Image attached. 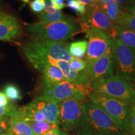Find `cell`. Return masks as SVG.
<instances>
[{"label":"cell","mask_w":135,"mask_h":135,"mask_svg":"<svg viewBox=\"0 0 135 135\" xmlns=\"http://www.w3.org/2000/svg\"><path fill=\"white\" fill-rule=\"evenodd\" d=\"M70 66L72 70L78 72H81L84 70L86 68V62L82 59L73 58V60L69 63Z\"/></svg>","instance_id":"cell-26"},{"label":"cell","mask_w":135,"mask_h":135,"mask_svg":"<svg viewBox=\"0 0 135 135\" xmlns=\"http://www.w3.org/2000/svg\"><path fill=\"white\" fill-rule=\"evenodd\" d=\"M4 93L11 102L19 101L22 98L21 93L20 89L15 84H9L5 86Z\"/></svg>","instance_id":"cell-23"},{"label":"cell","mask_w":135,"mask_h":135,"mask_svg":"<svg viewBox=\"0 0 135 135\" xmlns=\"http://www.w3.org/2000/svg\"><path fill=\"white\" fill-rule=\"evenodd\" d=\"M29 124L33 129L35 135H45L54 129L60 126L53 123L43 121H29Z\"/></svg>","instance_id":"cell-20"},{"label":"cell","mask_w":135,"mask_h":135,"mask_svg":"<svg viewBox=\"0 0 135 135\" xmlns=\"http://www.w3.org/2000/svg\"><path fill=\"white\" fill-rule=\"evenodd\" d=\"M32 11L37 14H41L45 7V0H33L30 3Z\"/></svg>","instance_id":"cell-28"},{"label":"cell","mask_w":135,"mask_h":135,"mask_svg":"<svg viewBox=\"0 0 135 135\" xmlns=\"http://www.w3.org/2000/svg\"><path fill=\"white\" fill-rule=\"evenodd\" d=\"M118 39L125 46L135 52V32L116 25Z\"/></svg>","instance_id":"cell-18"},{"label":"cell","mask_w":135,"mask_h":135,"mask_svg":"<svg viewBox=\"0 0 135 135\" xmlns=\"http://www.w3.org/2000/svg\"><path fill=\"white\" fill-rule=\"evenodd\" d=\"M116 25L135 32V16L128 12L122 11L119 15Z\"/></svg>","instance_id":"cell-22"},{"label":"cell","mask_w":135,"mask_h":135,"mask_svg":"<svg viewBox=\"0 0 135 135\" xmlns=\"http://www.w3.org/2000/svg\"><path fill=\"white\" fill-rule=\"evenodd\" d=\"M129 135H135V101L131 103L129 114Z\"/></svg>","instance_id":"cell-27"},{"label":"cell","mask_w":135,"mask_h":135,"mask_svg":"<svg viewBox=\"0 0 135 135\" xmlns=\"http://www.w3.org/2000/svg\"><path fill=\"white\" fill-rule=\"evenodd\" d=\"M84 4V6H91V5L97 4V0H78Z\"/></svg>","instance_id":"cell-34"},{"label":"cell","mask_w":135,"mask_h":135,"mask_svg":"<svg viewBox=\"0 0 135 135\" xmlns=\"http://www.w3.org/2000/svg\"><path fill=\"white\" fill-rule=\"evenodd\" d=\"M88 94V88L85 86L77 85L64 81L58 83H43L41 95L60 102L69 99L85 101Z\"/></svg>","instance_id":"cell-6"},{"label":"cell","mask_w":135,"mask_h":135,"mask_svg":"<svg viewBox=\"0 0 135 135\" xmlns=\"http://www.w3.org/2000/svg\"><path fill=\"white\" fill-rule=\"evenodd\" d=\"M76 129L79 135H127L103 109L89 99L84 101L81 117Z\"/></svg>","instance_id":"cell-1"},{"label":"cell","mask_w":135,"mask_h":135,"mask_svg":"<svg viewBox=\"0 0 135 135\" xmlns=\"http://www.w3.org/2000/svg\"><path fill=\"white\" fill-rule=\"evenodd\" d=\"M21 1H23V2L25 3H29L30 0H21Z\"/></svg>","instance_id":"cell-39"},{"label":"cell","mask_w":135,"mask_h":135,"mask_svg":"<svg viewBox=\"0 0 135 135\" xmlns=\"http://www.w3.org/2000/svg\"><path fill=\"white\" fill-rule=\"evenodd\" d=\"M86 34L88 41L85 62L88 66L112 51L113 39L101 30L91 27Z\"/></svg>","instance_id":"cell-8"},{"label":"cell","mask_w":135,"mask_h":135,"mask_svg":"<svg viewBox=\"0 0 135 135\" xmlns=\"http://www.w3.org/2000/svg\"><path fill=\"white\" fill-rule=\"evenodd\" d=\"M9 130L13 135H35L29 123L16 114L10 118Z\"/></svg>","instance_id":"cell-14"},{"label":"cell","mask_w":135,"mask_h":135,"mask_svg":"<svg viewBox=\"0 0 135 135\" xmlns=\"http://www.w3.org/2000/svg\"><path fill=\"white\" fill-rule=\"evenodd\" d=\"M1 135H13V134H12V133H11V131L9 130V131H8V132L5 133H4V134H1Z\"/></svg>","instance_id":"cell-38"},{"label":"cell","mask_w":135,"mask_h":135,"mask_svg":"<svg viewBox=\"0 0 135 135\" xmlns=\"http://www.w3.org/2000/svg\"><path fill=\"white\" fill-rule=\"evenodd\" d=\"M87 48L88 41L86 40H81L73 42L69 45L68 51L73 57L80 59L85 56Z\"/></svg>","instance_id":"cell-21"},{"label":"cell","mask_w":135,"mask_h":135,"mask_svg":"<svg viewBox=\"0 0 135 135\" xmlns=\"http://www.w3.org/2000/svg\"><path fill=\"white\" fill-rule=\"evenodd\" d=\"M45 135H68L66 133V131L61 130L60 128H57L56 129H53L52 131H50V132L47 133Z\"/></svg>","instance_id":"cell-33"},{"label":"cell","mask_w":135,"mask_h":135,"mask_svg":"<svg viewBox=\"0 0 135 135\" xmlns=\"http://www.w3.org/2000/svg\"><path fill=\"white\" fill-rule=\"evenodd\" d=\"M39 22L42 23H53L63 21H72L75 20L76 18L73 16L66 15L60 11H56L54 13H46L42 12L39 15Z\"/></svg>","instance_id":"cell-19"},{"label":"cell","mask_w":135,"mask_h":135,"mask_svg":"<svg viewBox=\"0 0 135 135\" xmlns=\"http://www.w3.org/2000/svg\"><path fill=\"white\" fill-rule=\"evenodd\" d=\"M113 1H115L119 6H121L123 4H126L127 0H113Z\"/></svg>","instance_id":"cell-36"},{"label":"cell","mask_w":135,"mask_h":135,"mask_svg":"<svg viewBox=\"0 0 135 135\" xmlns=\"http://www.w3.org/2000/svg\"><path fill=\"white\" fill-rule=\"evenodd\" d=\"M97 4L113 23L117 25L118 18L122 12L121 6L113 0H97Z\"/></svg>","instance_id":"cell-15"},{"label":"cell","mask_w":135,"mask_h":135,"mask_svg":"<svg viewBox=\"0 0 135 135\" xmlns=\"http://www.w3.org/2000/svg\"><path fill=\"white\" fill-rule=\"evenodd\" d=\"M18 107L15 105L12 102L8 106H0V119L2 118H11L16 113Z\"/></svg>","instance_id":"cell-25"},{"label":"cell","mask_w":135,"mask_h":135,"mask_svg":"<svg viewBox=\"0 0 135 135\" xmlns=\"http://www.w3.org/2000/svg\"><path fill=\"white\" fill-rule=\"evenodd\" d=\"M10 118L0 119V135L8 132L9 129Z\"/></svg>","instance_id":"cell-29"},{"label":"cell","mask_w":135,"mask_h":135,"mask_svg":"<svg viewBox=\"0 0 135 135\" xmlns=\"http://www.w3.org/2000/svg\"><path fill=\"white\" fill-rule=\"evenodd\" d=\"M26 30L36 40L65 41L81 32L76 19L53 23L40 22L26 26Z\"/></svg>","instance_id":"cell-3"},{"label":"cell","mask_w":135,"mask_h":135,"mask_svg":"<svg viewBox=\"0 0 135 135\" xmlns=\"http://www.w3.org/2000/svg\"><path fill=\"white\" fill-rule=\"evenodd\" d=\"M84 101L69 99L58 102L59 126L63 131H71L76 128L81 117Z\"/></svg>","instance_id":"cell-9"},{"label":"cell","mask_w":135,"mask_h":135,"mask_svg":"<svg viewBox=\"0 0 135 135\" xmlns=\"http://www.w3.org/2000/svg\"><path fill=\"white\" fill-rule=\"evenodd\" d=\"M11 101L8 99L6 96L3 92L0 91V106H6L11 103Z\"/></svg>","instance_id":"cell-32"},{"label":"cell","mask_w":135,"mask_h":135,"mask_svg":"<svg viewBox=\"0 0 135 135\" xmlns=\"http://www.w3.org/2000/svg\"><path fill=\"white\" fill-rule=\"evenodd\" d=\"M16 114L28 122L46 121L43 114L30 103L18 108Z\"/></svg>","instance_id":"cell-17"},{"label":"cell","mask_w":135,"mask_h":135,"mask_svg":"<svg viewBox=\"0 0 135 135\" xmlns=\"http://www.w3.org/2000/svg\"><path fill=\"white\" fill-rule=\"evenodd\" d=\"M21 32V26L15 16L0 12V40H12L19 36Z\"/></svg>","instance_id":"cell-13"},{"label":"cell","mask_w":135,"mask_h":135,"mask_svg":"<svg viewBox=\"0 0 135 135\" xmlns=\"http://www.w3.org/2000/svg\"><path fill=\"white\" fill-rule=\"evenodd\" d=\"M41 72L43 73L42 78L43 83H58L67 81L61 70L55 66L46 65L42 68Z\"/></svg>","instance_id":"cell-16"},{"label":"cell","mask_w":135,"mask_h":135,"mask_svg":"<svg viewBox=\"0 0 135 135\" xmlns=\"http://www.w3.org/2000/svg\"><path fill=\"white\" fill-rule=\"evenodd\" d=\"M88 98L110 116L121 131L129 135V114L131 103L97 92L91 93Z\"/></svg>","instance_id":"cell-4"},{"label":"cell","mask_w":135,"mask_h":135,"mask_svg":"<svg viewBox=\"0 0 135 135\" xmlns=\"http://www.w3.org/2000/svg\"><path fill=\"white\" fill-rule=\"evenodd\" d=\"M126 4L128 5V7L130 6H132V5L135 4V0H127Z\"/></svg>","instance_id":"cell-37"},{"label":"cell","mask_w":135,"mask_h":135,"mask_svg":"<svg viewBox=\"0 0 135 135\" xmlns=\"http://www.w3.org/2000/svg\"><path fill=\"white\" fill-rule=\"evenodd\" d=\"M58 11L54 7L50 0H45V7L43 12L46 13H54Z\"/></svg>","instance_id":"cell-30"},{"label":"cell","mask_w":135,"mask_h":135,"mask_svg":"<svg viewBox=\"0 0 135 135\" xmlns=\"http://www.w3.org/2000/svg\"><path fill=\"white\" fill-rule=\"evenodd\" d=\"M114 58L113 50L86 66L83 71L84 86H91L94 82L113 75Z\"/></svg>","instance_id":"cell-10"},{"label":"cell","mask_w":135,"mask_h":135,"mask_svg":"<svg viewBox=\"0 0 135 135\" xmlns=\"http://www.w3.org/2000/svg\"><path fill=\"white\" fill-rule=\"evenodd\" d=\"M68 46V44L65 41L35 39L25 43L23 50L26 58L33 66L46 58L70 63L74 57L70 55Z\"/></svg>","instance_id":"cell-2"},{"label":"cell","mask_w":135,"mask_h":135,"mask_svg":"<svg viewBox=\"0 0 135 135\" xmlns=\"http://www.w3.org/2000/svg\"><path fill=\"white\" fill-rule=\"evenodd\" d=\"M80 18L89 27L97 28L113 39H118L116 25L113 23L98 4L87 6L86 12Z\"/></svg>","instance_id":"cell-11"},{"label":"cell","mask_w":135,"mask_h":135,"mask_svg":"<svg viewBox=\"0 0 135 135\" xmlns=\"http://www.w3.org/2000/svg\"><path fill=\"white\" fill-rule=\"evenodd\" d=\"M113 52L116 75L130 82L135 81V52L118 39L113 40Z\"/></svg>","instance_id":"cell-7"},{"label":"cell","mask_w":135,"mask_h":135,"mask_svg":"<svg viewBox=\"0 0 135 135\" xmlns=\"http://www.w3.org/2000/svg\"><path fill=\"white\" fill-rule=\"evenodd\" d=\"M66 6L74 11L80 16H84L86 12V8L78 0H68Z\"/></svg>","instance_id":"cell-24"},{"label":"cell","mask_w":135,"mask_h":135,"mask_svg":"<svg viewBox=\"0 0 135 135\" xmlns=\"http://www.w3.org/2000/svg\"><path fill=\"white\" fill-rule=\"evenodd\" d=\"M128 13H129L130 14L133 15V16H135V4L128 7Z\"/></svg>","instance_id":"cell-35"},{"label":"cell","mask_w":135,"mask_h":135,"mask_svg":"<svg viewBox=\"0 0 135 135\" xmlns=\"http://www.w3.org/2000/svg\"><path fill=\"white\" fill-rule=\"evenodd\" d=\"M50 1L53 4L54 7L59 11L63 9L66 6V4H65V1L66 0H50Z\"/></svg>","instance_id":"cell-31"},{"label":"cell","mask_w":135,"mask_h":135,"mask_svg":"<svg viewBox=\"0 0 135 135\" xmlns=\"http://www.w3.org/2000/svg\"><path fill=\"white\" fill-rule=\"evenodd\" d=\"M93 92L133 103L135 101V86L132 82L116 75L103 78L91 84Z\"/></svg>","instance_id":"cell-5"},{"label":"cell","mask_w":135,"mask_h":135,"mask_svg":"<svg viewBox=\"0 0 135 135\" xmlns=\"http://www.w3.org/2000/svg\"><path fill=\"white\" fill-rule=\"evenodd\" d=\"M30 103L43 114L46 121L59 126L58 102L41 94Z\"/></svg>","instance_id":"cell-12"}]
</instances>
